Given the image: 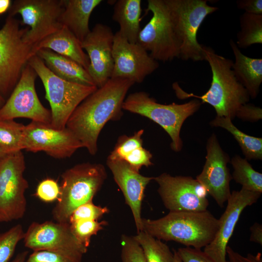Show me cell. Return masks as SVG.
Segmentation results:
<instances>
[{
  "label": "cell",
  "mask_w": 262,
  "mask_h": 262,
  "mask_svg": "<svg viewBox=\"0 0 262 262\" xmlns=\"http://www.w3.org/2000/svg\"><path fill=\"white\" fill-rule=\"evenodd\" d=\"M236 2L237 7L245 13L262 15V0H238Z\"/></svg>",
  "instance_id": "obj_41"
},
{
  "label": "cell",
  "mask_w": 262,
  "mask_h": 262,
  "mask_svg": "<svg viewBox=\"0 0 262 262\" xmlns=\"http://www.w3.org/2000/svg\"><path fill=\"white\" fill-rule=\"evenodd\" d=\"M158 192L169 212H200L207 210L209 202L206 188L196 179L173 176L163 173L154 177Z\"/></svg>",
  "instance_id": "obj_12"
},
{
  "label": "cell",
  "mask_w": 262,
  "mask_h": 262,
  "mask_svg": "<svg viewBox=\"0 0 262 262\" xmlns=\"http://www.w3.org/2000/svg\"><path fill=\"white\" fill-rule=\"evenodd\" d=\"M177 252L182 262H212L201 249L180 247Z\"/></svg>",
  "instance_id": "obj_39"
},
{
  "label": "cell",
  "mask_w": 262,
  "mask_h": 262,
  "mask_svg": "<svg viewBox=\"0 0 262 262\" xmlns=\"http://www.w3.org/2000/svg\"><path fill=\"white\" fill-rule=\"evenodd\" d=\"M226 253L228 257L229 262H262V255L261 252L255 255L248 253L244 256L234 251L229 246H227Z\"/></svg>",
  "instance_id": "obj_40"
},
{
  "label": "cell",
  "mask_w": 262,
  "mask_h": 262,
  "mask_svg": "<svg viewBox=\"0 0 262 262\" xmlns=\"http://www.w3.org/2000/svg\"><path fill=\"white\" fill-rule=\"evenodd\" d=\"M24 127L14 120H0V150L4 154L23 150Z\"/></svg>",
  "instance_id": "obj_30"
},
{
  "label": "cell",
  "mask_w": 262,
  "mask_h": 262,
  "mask_svg": "<svg viewBox=\"0 0 262 262\" xmlns=\"http://www.w3.org/2000/svg\"><path fill=\"white\" fill-rule=\"evenodd\" d=\"M82 257L47 250L33 251L25 262H81Z\"/></svg>",
  "instance_id": "obj_36"
},
{
  "label": "cell",
  "mask_w": 262,
  "mask_h": 262,
  "mask_svg": "<svg viewBox=\"0 0 262 262\" xmlns=\"http://www.w3.org/2000/svg\"><path fill=\"white\" fill-rule=\"evenodd\" d=\"M21 22L8 16L0 29V93L5 98L18 82L22 71L34 55L32 47L23 37L28 27H20Z\"/></svg>",
  "instance_id": "obj_8"
},
{
  "label": "cell",
  "mask_w": 262,
  "mask_h": 262,
  "mask_svg": "<svg viewBox=\"0 0 262 262\" xmlns=\"http://www.w3.org/2000/svg\"><path fill=\"white\" fill-rule=\"evenodd\" d=\"M201 104L197 98L183 104H161L150 97L148 93L138 91L125 98L122 109L147 117L159 125L169 135L171 149L179 152L183 146L180 137L182 126L187 118L198 110Z\"/></svg>",
  "instance_id": "obj_5"
},
{
  "label": "cell",
  "mask_w": 262,
  "mask_h": 262,
  "mask_svg": "<svg viewBox=\"0 0 262 262\" xmlns=\"http://www.w3.org/2000/svg\"><path fill=\"white\" fill-rule=\"evenodd\" d=\"M114 34L108 26L97 23L81 43L89 59L87 71L98 88L111 78Z\"/></svg>",
  "instance_id": "obj_19"
},
{
  "label": "cell",
  "mask_w": 262,
  "mask_h": 262,
  "mask_svg": "<svg viewBox=\"0 0 262 262\" xmlns=\"http://www.w3.org/2000/svg\"><path fill=\"white\" fill-rule=\"evenodd\" d=\"M141 12V0H118L114 5L112 18L119 24V33L130 43H137Z\"/></svg>",
  "instance_id": "obj_25"
},
{
  "label": "cell",
  "mask_w": 262,
  "mask_h": 262,
  "mask_svg": "<svg viewBox=\"0 0 262 262\" xmlns=\"http://www.w3.org/2000/svg\"><path fill=\"white\" fill-rule=\"evenodd\" d=\"M28 255V251H23L18 253L11 262H25Z\"/></svg>",
  "instance_id": "obj_44"
},
{
  "label": "cell",
  "mask_w": 262,
  "mask_h": 262,
  "mask_svg": "<svg viewBox=\"0 0 262 262\" xmlns=\"http://www.w3.org/2000/svg\"><path fill=\"white\" fill-rule=\"evenodd\" d=\"M63 0H16L11 4L8 16H21L22 23L29 28L23 40L33 47L63 26Z\"/></svg>",
  "instance_id": "obj_11"
},
{
  "label": "cell",
  "mask_w": 262,
  "mask_h": 262,
  "mask_svg": "<svg viewBox=\"0 0 262 262\" xmlns=\"http://www.w3.org/2000/svg\"><path fill=\"white\" fill-rule=\"evenodd\" d=\"M210 124L221 127L228 131L239 144L245 158L248 160L262 159V138L250 136L239 130L229 118L216 116Z\"/></svg>",
  "instance_id": "obj_26"
},
{
  "label": "cell",
  "mask_w": 262,
  "mask_h": 262,
  "mask_svg": "<svg viewBox=\"0 0 262 262\" xmlns=\"http://www.w3.org/2000/svg\"><path fill=\"white\" fill-rule=\"evenodd\" d=\"M233 168L232 178L242 188L252 192L262 193V174L255 170L246 159L235 155L230 160Z\"/></svg>",
  "instance_id": "obj_27"
},
{
  "label": "cell",
  "mask_w": 262,
  "mask_h": 262,
  "mask_svg": "<svg viewBox=\"0 0 262 262\" xmlns=\"http://www.w3.org/2000/svg\"><path fill=\"white\" fill-rule=\"evenodd\" d=\"M174 262H182L176 250H174Z\"/></svg>",
  "instance_id": "obj_45"
},
{
  "label": "cell",
  "mask_w": 262,
  "mask_h": 262,
  "mask_svg": "<svg viewBox=\"0 0 262 262\" xmlns=\"http://www.w3.org/2000/svg\"><path fill=\"white\" fill-rule=\"evenodd\" d=\"M24 235L22 226L16 224L0 234V262H9Z\"/></svg>",
  "instance_id": "obj_31"
},
{
  "label": "cell",
  "mask_w": 262,
  "mask_h": 262,
  "mask_svg": "<svg viewBox=\"0 0 262 262\" xmlns=\"http://www.w3.org/2000/svg\"><path fill=\"white\" fill-rule=\"evenodd\" d=\"M134 83L128 79H110L84 99L69 117L66 127L91 155L97 153L98 140L105 125L122 116L123 102Z\"/></svg>",
  "instance_id": "obj_2"
},
{
  "label": "cell",
  "mask_w": 262,
  "mask_h": 262,
  "mask_svg": "<svg viewBox=\"0 0 262 262\" xmlns=\"http://www.w3.org/2000/svg\"><path fill=\"white\" fill-rule=\"evenodd\" d=\"M37 75L27 64L8 99L0 108V120L23 117L47 124L51 123L50 111L40 102L35 88Z\"/></svg>",
  "instance_id": "obj_13"
},
{
  "label": "cell",
  "mask_w": 262,
  "mask_h": 262,
  "mask_svg": "<svg viewBox=\"0 0 262 262\" xmlns=\"http://www.w3.org/2000/svg\"><path fill=\"white\" fill-rule=\"evenodd\" d=\"M144 132V130L141 129L131 136L123 135L120 136L107 159L111 160L123 161L131 151L143 147L142 136Z\"/></svg>",
  "instance_id": "obj_32"
},
{
  "label": "cell",
  "mask_w": 262,
  "mask_h": 262,
  "mask_svg": "<svg viewBox=\"0 0 262 262\" xmlns=\"http://www.w3.org/2000/svg\"><path fill=\"white\" fill-rule=\"evenodd\" d=\"M107 177L105 166L98 163L79 164L63 172L60 193L52 213L55 221L68 222L77 207L93 201Z\"/></svg>",
  "instance_id": "obj_4"
},
{
  "label": "cell",
  "mask_w": 262,
  "mask_h": 262,
  "mask_svg": "<svg viewBox=\"0 0 262 262\" xmlns=\"http://www.w3.org/2000/svg\"><path fill=\"white\" fill-rule=\"evenodd\" d=\"M48 49L76 62L87 70L89 59L82 47L81 42L74 34L65 26L32 47V52L35 55L37 51Z\"/></svg>",
  "instance_id": "obj_21"
},
{
  "label": "cell",
  "mask_w": 262,
  "mask_h": 262,
  "mask_svg": "<svg viewBox=\"0 0 262 262\" xmlns=\"http://www.w3.org/2000/svg\"><path fill=\"white\" fill-rule=\"evenodd\" d=\"M11 3L10 0H0V15L9 11L12 4Z\"/></svg>",
  "instance_id": "obj_43"
},
{
  "label": "cell",
  "mask_w": 262,
  "mask_h": 262,
  "mask_svg": "<svg viewBox=\"0 0 262 262\" xmlns=\"http://www.w3.org/2000/svg\"><path fill=\"white\" fill-rule=\"evenodd\" d=\"M180 42V58L183 61L204 60L203 45L197 34L200 26L210 14L218 10L206 0H165Z\"/></svg>",
  "instance_id": "obj_9"
},
{
  "label": "cell",
  "mask_w": 262,
  "mask_h": 262,
  "mask_svg": "<svg viewBox=\"0 0 262 262\" xmlns=\"http://www.w3.org/2000/svg\"><path fill=\"white\" fill-rule=\"evenodd\" d=\"M5 98L2 96L0 93V108L2 106V105L5 102Z\"/></svg>",
  "instance_id": "obj_46"
},
{
  "label": "cell",
  "mask_w": 262,
  "mask_h": 262,
  "mask_svg": "<svg viewBox=\"0 0 262 262\" xmlns=\"http://www.w3.org/2000/svg\"><path fill=\"white\" fill-rule=\"evenodd\" d=\"M23 149L33 152L44 151L56 159L70 157L79 148L81 143L66 127L57 129L50 124L31 121L25 126Z\"/></svg>",
  "instance_id": "obj_15"
},
{
  "label": "cell",
  "mask_w": 262,
  "mask_h": 262,
  "mask_svg": "<svg viewBox=\"0 0 262 262\" xmlns=\"http://www.w3.org/2000/svg\"><path fill=\"white\" fill-rule=\"evenodd\" d=\"M114 68L111 78L141 83L159 66L158 61L138 43H131L119 31L114 34Z\"/></svg>",
  "instance_id": "obj_16"
},
{
  "label": "cell",
  "mask_w": 262,
  "mask_h": 262,
  "mask_svg": "<svg viewBox=\"0 0 262 262\" xmlns=\"http://www.w3.org/2000/svg\"><path fill=\"white\" fill-rule=\"evenodd\" d=\"M25 168L21 151L7 154L0 160V222L20 219L25 213V193L29 187L23 175Z\"/></svg>",
  "instance_id": "obj_10"
},
{
  "label": "cell",
  "mask_w": 262,
  "mask_h": 262,
  "mask_svg": "<svg viewBox=\"0 0 262 262\" xmlns=\"http://www.w3.org/2000/svg\"><path fill=\"white\" fill-rule=\"evenodd\" d=\"M143 251L147 262H174V255L168 246L147 232L133 236Z\"/></svg>",
  "instance_id": "obj_29"
},
{
  "label": "cell",
  "mask_w": 262,
  "mask_h": 262,
  "mask_svg": "<svg viewBox=\"0 0 262 262\" xmlns=\"http://www.w3.org/2000/svg\"><path fill=\"white\" fill-rule=\"evenodd\" d=\"M5 155H6L4 154L0 150V160L3 157H4Z\"/></svg>",
  "instance_id": "obj_47"
},
{
  "label": "cell",
  "mask_w": 262,
  "mask_h": 262,
  "mask_svg": "<svg viewBox=\"0 0 262 262\" xmlns=\"http://www.w3.org/2000/svg\"><path fill=\"white\" fill-rule=\"evenodd\" d=\"M101 0H63L61 17L63 26L71 32L82 43L90 32V16Z\"/></svg>",
  "instance_id": "obj_24"
},
{
  "label": "cell",
  "mask_w": 262,
  "mask_h": 262,
  "mask_svg": "<svg viewBox=\"0 0 262 262\" xmlns=\"http://www.w3.org/2000/svg\"><path fill=\"white\" fill-rule=\"evenodd\" d=\"M147 10L152 16L141 29L137 43L157 61L180 58V42L165 0H148Z\"/></svg>",
  "instance_id": "obj_7"
},
{
  "label": "cell",
  "mask_w": 262,
  "mask_h": 262,
  "mask_svg": "<svg viewBox=\"0 0 262 262\" xmlns=\"http://www.w3.org/2000/svg\"><path fill=\"white\" fill-rule=\"evenodd\" d=\"M35 54L58 77L81 84L96 86L87 70L70 58L48 49H40L37 51Z\"/></svg>",
  "instance_id": "obj_23"
},
{
  "label": "cell",
  "mask_w": 262,
  "mask_h": 262,
  "mask_svg": "<svg viewBox=\"0 0 262 262\" xmlns=\"http://www.w3.org/2000/svg\"><path fill=\"white\" fill-rule=\"evenodd\" d=\"M60 193L58 182L53 179L47 178L38 184L35 195L42 201L51 202L58 199Z\"/></svg>",
  "instance_id": "obj_37"
},
{
  "label": "cell",
  "mask_w": 262,
  "mask_h": 262,
  "mask_svg": "<svg viewBox=\"0 0 262 262\" xmlns=\"http://www.w3.org/2000/svg\"><path fill=\"white\" fill-rule=\"evenodd\" d=\"M261 195V193L242 188L231 193L226 209L218 219L219 226L215 235L203 251L212 262H227L228 244L242 212L246 207L255 203Z\"/></svg>",
  "instance_id": "obj_18"
},
{
  "label": "cell",
  "mask_w": 262,
  "mask_h": 262,
  "mask_svg": "<svg viewBox=\"0 0 262 262\" xmlns=\"http://www.w3.org/2000/svg\"><path fill=\"white\" fill-rule=\"evenodd\" d=\"M152 158L151 153L141 147L131 151L123 161L135 170L139 171L143 166L148 167L153 164Z\"/></svg>",
  "instance_id": "obj_38"
},
{
  "label": "cell",
  "mask_w": 262,
  "mask_h": 262,
  "mask_svg": "<svg viewBox=\"0 0 262 262\" xmlns=\"http://www.w3.org/2000/svg\"><path fill=\"white\" fill-rule=\"evenodd\" d=\"M240 30L235 42L239 49L262 44V15L244 13L239 17Z\"/></svg>",
  "instance_id": "obj_28"
},
{
  "label": "cell",
  "mask_w": 262,
  "mask_h": 262,
  "mask_svg": "<svg viewBox=\"0 0 262 262\" xmlns=\"http://www.w3.org/2000/svg\"><path fill=\"white\" fill-rule=\"evenodd\" d=\"M109 212L107 207L94 204L93 201L85 203L77 207L70 215L68 223L80 220H98Z\"/></svg>",
  "instance_id": "obj_35"
},
{
  "label": "cell",
  "mask_w": 262,
  "mask_h": 262,
  "mask_svg": "<svg viewBox=\"0 0 262 262\" xmlns=\"http://www.w3.org/2000/svg\"><path fill=\"white\" fill-rule=\"evenodd\" d=\"M108 223L105 221L80 220L69 223L72 233L77 240L88 248L91 238L103 229Z\"/></svg>",
  "instance_id": "obj_33"
},
{
  "label": "cell",
  "mask_w": 262,
  "mask_h": 262,
  "mask_svg": "<svg viewBox=\"0 0 262 262\" xmlns=\"http://www.w3.org/2000/svg\"><path fill=\"white\" fill-rule=\"evenodd\" d=\"M28 64L40 79L45 90V98L50 106V125L63 129L78 106L98 88L63 80L54 74L36 54Z\"/></svg>",
  "instance_id": "obj_6"
},
{
  "label": "cell",
  "mask_w": 262,
  "mask_h": 262,
  "mask_svg": "<svg viewBox=\"0 0 262 262\" xmlns=\"http://www.w3.org/2000/svg\"><path fill=\"white\" fill-rule=\"evenodd\" d=\"M204 60L211 68L212 79L211 86L204 94L198 96L184 91L177 82L172 87L177 98L199 99L215 110L216 116L230 118L235 117L245 121H257L262 118V109L248 103L250 96L238 81L232 69L233 62L215 53L211 47L203 45Z\"/></svg>",
  "instance_id": "obj_1"
},
{
  "label": "cell",
  "mask_w": 262,
  "mask_h": 262,
  "mask_svg": "<svg viewBox=\"0 0 262 262\" xmlns=\"http://www.w3.org/2000/svg\"><path fill=\"white\" fill-rule=\"evenodd\" d=\"M229 45L235 58L232 66L234 75L250 98L254 99L257 97L262 82V59L244 55L232 39Z\"/></svg>",
  "instance_id": "obj_22"
},
{
  "label": "cell",
  "mask_w": 262,
  "mask_h": 262,
  "mask_svg": "<svg viewBox=\"0 0 262 262\" xmlns=\"http://www.w3.org/2000/svg\"><path fill=\"white\" fill-rule=\"evenodd\" d=\"M251 234L249 240L251 242L262 245V225L255 223L250 228Z\"/></svg>",
  "instance_id": "obj_42"
},
{
  "label": "cell",
  "mask_w": 262,
  "mask_h": 262,
  "mask_svg": "<svg viewBox=\"0 0 262 262\" xmlns=\"http://www.w3.org/2000/svg\"><path fill=\"white\" fill-rule=\"evenodd\" d=\"M206 150L205 164L196 179L217 205L223 207L231 195L230 182L232 178L227 166L229 156L221 148L214 133L207 142Z\"/></svg>",
  "instance_id": "obj_17"
},
{
  "label": "cell",
  "mask_w": 262,
  "mask_h": 262,
  "mask_svg": "<svg viewBox=\"0 0 262 262\" xmlns=\"http://www.w3.org/2000/svg\"><path fill=\"white\" fill-rule=\"evenodd\" d=\"M24 246L33 251L47 250L82 257L88 248L72 232L68 222H33L24 232Z\"/></svg>",
  "instance_id": "obj_14"
},
{
  "label": "cell",
  "mask_w": 262,
  "mask_h": 262,
  "mask_svg": "<svg viewBox=\"0 0 262 262\" xmlns=\"http://www.w3.org/2000/svg\"><path fill=\"white\" fill-rule=\"evenodd\" d=\"M142 230L154 238L201 249L214 238L219 219L208 210L169 212L157 219L143 218Z\"/></svg>",
  "instance_id": "obj_3"
},
{
  "label": "cell",
  "mask_w": 262,
  "mask_h": 262,
  "mask_svg": "<svg viewBox=\"0 0 262 262\" xmlns=\"http://www.w3.org/2000/svg\"><path fill=\"white\" fill-rule=\"evenodd\" d=\"M121 244L122 262H147L142 248L133 236L122 235Z\"/></svg>",
  "instance_id": "obj_34"
},
{
  "label": "cell",
  "mask_w": 262,
  "mask_h": 262,
  "mask_svg": "<svg viewBox=\"0 0 262 262\" xmlns=\"http://www.w3.org/2000/svg\"><path fill=\"white\" fill-rule=\"evenodd\" d=\"M106 164L131 211L137 232L141 231V207L144 192L154 177L141 175L124 161L107 159Z\"/></svg>",
  "instance_id": "obj_20"
}]
</instances>
